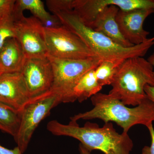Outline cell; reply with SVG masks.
I'll use <instances>...</instances> for the list:
<instances>
[{
  "instance_id": "cell-1",
  "label": "cell",
  "mask_w": 154,
  "mask_h": 154,
  "mask_svg": "<svg viewBox=\"0 0 154 154\" xmlns=\"http://www.w3.org/2000/svg\"><path fill=\"white\" fill-rule=\"evenodd\" d=\"M47 129L54 135L78 140L91 152L98 150L105 154H130L134 146L128 133H119L111 122L100 127L96 123L88 122L80 127L77 122L70 121L69 124L65 125L53 120L48 123Z\"/></svg>"
},
{
  "instance_id": "cell-2",
  "label": "cell",
  "mask_w": 154,
  "mask_h": 154,
  "mask_svg": "<svg viewBox=\"0 0 154 154\" xmlns=\"http://www.w3.org/2000/svg\"><path fill=\"white\" fill-rule=\"evenodd\" d=\"M93 109L71 117V122L80 119H101L105 123L114 122L128 133L132 127L140 124L146 127L154 121V103L148 98L133 108L127 107L120 100L109 94L99 93L91 97Z\"/></svg>"
},
{
  "instance_id": "cell-3",
  "label": "cell",
  "mask_w": 154,
  "mask_h": 154,
  "mask_svg": "<svg viewBox=\"0 0 154 154\" xmlns=\"http://www.w3.org/2000/svg\"><path fill=\"white\" fill-rule=\"evenodd\" d=\"M56 15L62 25L79 37L93 53L103 60H125L143 57L154 45V36L142 44L125 47L84 24L73 11L58 12Z\"/></svg>"
},
{
  "instance_id": "cell-4",
  "label": "cell",
  "mask_w": 154,
  "mask_h": 154,
  "mask_svg": "<svg viewBox=\"0 0 154 154\" xmlns=\"http://www.w3.org/2000/svg\"><path fill=\"white\" fill-rule=\"evenodd\" d=\"M146 85L154 87L153 67L143 57L130 58L119 68L108 94L125 105L137 106L147 98Z\"/></svg>"
},
{
  "instance_id": "cell-5",
  "label": "cell",
  "mask_w": 154,
  "mask_h": 154,
  "mask_svg": "<svg viewBox=\"0 0 154 154\" xmlns=\"http://www.w3.org/2000/svg\"><path fill=\"white\" fill-rule=\"evenodd\" d=\"M53 73V82L49 91L58 97L60 103L75 102L73 90L87 72L96 68L103 61L98 57L85 59H65L47 55Z\"/></svg>"
},
{
  "instance_id": "cell-6",
  "label": "cell",
  "mask_w": 154,
  "mask_h": 154,
  "mask_svg": "<svg viewBox=\"0 0 154 154\" xmlns=\"http://www.w3.org/2000/svg\"><path fill=\"white\" fill-rule=\"evenodd\" d=\"M58 97L48 92L31 99L20 112L19 131L14 138L22 154L26 151L33 133L40 122L60 104Z\"/></svg>"
},
{
  "instance_id": "cell-7",
  "label": "cell",
  "mask_w": 154,
  "mask_h": 154,
  "mask_svg": "<svg viewBox=\"0 0 154 154\" xmlns=\"http://www.w3.org/2000/svg\"><path fill=\"white\" fill-rule=\"evenodd\" d=\"M44 36L47 55L65 59L97 57L79 36L63 25L44 28Z\"/></svg>"
},
{
  "instance_id": "cell-8",
  "label": "cell",
  "mask_w": 154,
  "mask_h": 154,
  "mask_svg": "<svg viewBox=\"0 0 154 154\" xmlns=\"http://www.w3.org/2000/svg\"><path fill=\"white\" fill-rule=\"evenodd\" d=\"M16 38L19 41L26 58L47 57L44 27L34 17L24 14L15 17Z\"/></svg>"
},
{
  "instance_id": "cell-9",
  "label": "cell",
  "mask_w": 154,
  "mask_h": 154,
  "mask_svg": "<svg viewBox=\"0 0 154 154\" xmlns=\"http://www.w3.org/2000/svg\"><path fill=\"white\" fill-rule=\"evenodd\" d=\"M21 73L31 99L50 91L53 73L47 57L26 58Z\"/></svg>"
},
{
  "instance_id": "cell-10",
  "label": "cell",
  "mask_w": 154,
  "mask_h": 154,
  "mask_svg": "<svg viewBox=\"0 0 154 154\" xmlns=\"http://www.w3.org/2000/svg\"><path fill=\"white\" fill-rule=\"evenodd\" d=\"M110 5L124 11L154 9V0H76L74 11L81 20L88 25L94 21L99 12Z\"/></svg>"
},
{
  "instance_id": "cell-11",
  "label": "cell",
  "mask_w": 154,
  "mask_h": 154,
  "mask_svg": "<svg viewBox=\"0 0 154 154\" xmlns=\"http://www.w3.org/2000/svg\"><path fill=\"white\" fill-rule=\"evenodd\" d=\"M31 100L21 72L0 76V103L20 113Z\"/></svg>"
},
{
  "instance_id": "cell-12",
  "label": "cell",
  "mask_w": 154,
  "mask_h": 154,
  "mask_svg": "<svg viewBox=\"0 0 154 154\" xmlns=\"http://www.w3.org/2000/svg\"><path fill=\"white\" fill-rule=\"evenodd\" d=\"M154 13V9H141L124 11L119 10L116 21L125 39L133 45H138L148 39L149 32L143 28L144 22Z\"/></svg>"
},
{
  "instance_id": "cell-13",
  "label": "cell",
  "mask_w": 154,
  "mask_h": 154,
  "mask_svg": "<svg viewBox=\"0 0 154 154\" xmlns=\"http://www.w3.org/2000/svg\"><path fill=\"white\" fill-rule=\"evenodd\" d=\"M119 10L118 8L113 5L105 7L99 12L94 21L88 26L123 47H132L134 45L125 39L116 22V15Z\"/></svg>"
},
{
  "instance_id": "cell-14",
  "label": "cell",
  "mask_w": 154,
  "mask_h": 154,
  "mask_svg": "<svg viewBox=\"0 0 154 154\" xmlns=\"http://www.w3.org/2000/svg\"><path fill=\"white\" fill-rule=\"evenodd\" d=\"M26 58L17 38H10L0 50V67L4 73L21 72Z\"/></svg>"
},
{
  "instance_id": "cell-15",
  "label": "cell",
  "mask_w": 154,
  "mask_h": 154,
  "mask_svg": "<svg viewBox=\"0 0 154 154\" xmlns=\"http://www.w3.org/2000/svg\"><path fill=\"white\" fill-rule=\"evenodd\" d=\"M95 69H91L83 75L75 86L73 90L75 101L84 102L102 90V86L96 78Z\"/></svg>"
},
{
  "instance_id": "cell-16",
  "label": "cell",
  "mask_w": 154,
  "mask_h": 154,
  "mask_svg": "<svg viewBox=\"0 0 154 154\" xmlns=\"http://www.w3.org/2000/svg\"><path fill=\"white\" fill-rule=\"evenodd\" d=\"M25 10L30 11L34 17L38 19L43 26L52 18L45 10L44 3L41 0H17L15 3L13 15L15 17L23 14Z\"/></svg>"
},
{
  "instance_id": "cell-17",
  "label": "cell",
  "mask_w": 154,
  "mask_h": 154,
  "mask_svg": "<svg viewBox=\"0 0 154 154\" xmlns=\"http://www.w3.org/2000/svg\"><path fill=\"white\" fill-rule=\"evenodd\" d=\"M20 124V113L0 103V130L16 136Z\"/></svg>"
},
{
  "instance_id": "cell-18",
  "label": "cell",
  "mask_w": 154,
  "mask_h": 154,
  "mask_svg": "<svg viewBox=\"0 0 154 154\" xmlns=\"http://www.w3.org/2000/svg\"><path fill=\"white\" fill-rule=\"evenodd\" d=\"M125 60H105L99 64L95 69V74L102 87L112 85L119 68Z\"/></svg>"
},
{
  "instance_id": "cell-19",
  "label": "cell",
  "mask_w": 154,
  "mask_h": 154,
  "mask_svg": "<svg viewBox=\"0 0 154 154\" xmlns=\"http://www.w3.org/2000/svg\"><path fill=\"white\" fill-rule=\"evenodd\" d=\"M15 21L13 14L0 19V50L8 39L16 38Z\"/></svg>"
},
{
  "instance_id": "cell-20",
  "label": "cell",
  "mask_w": 154,
  "mask_h": 154,
  "mask_svg": "<svg viewBox=\"0 0 154 154\" xmlns=\"http://www.w3.org/2000/svg\"><path fill=\"white\" fill-rule=\"evenodd\" d=\"M73 0H48L46 5L53 14L62 11H73Z\"/></svg>"
},
{
  "instance_id": "cell-21",
  "label": "cell",
  "mask_w": 154,
  "mask_h": 154,
  "mask_svg": "<svg viewBox=\"0 0 154 154\" xmlns=\"http://www.w3.org/2000/svg\"><path fill=\"white\" fill-rule=\"evenodd\" d=\"M16 1L0 0V17H8L13 15Z\"/></svg>"
},
{
  "instance_id": "cell-22",
  "label": "cell",
  "mask_w": 154,
  "mask_h": 154,
  "mask_svg": "<svg viewBox=\"0 0 154 154\" xmlns=\"http://www.w3.org/2000/svg\"><path fill=\"white\" fill-rule=\"evenodd\" d=\"M147 128L151 138V144L150 146H145L144 147L141 154H154V128L153 125H151L148 127Z\"/></svg>"
},
{
  "instance_id": "cell-23",
  "label": "cell",
  "mask_w": 154,
  "mask_h": 154,
  "mask_svg": "<svg viewBox=\"0 0 154 154\" xmlns=\"http://www.w3.org/2000/svg\"><path fill=\"white\" fill-rule=\"evenodd\" d=\"M0 154H22L18 146L14 149H7L0 145Z\"/></svg>"
},
{
  "instance_id": "cell-24",
  "label": "cell",
  "mask_w": 154,
  "mask_h": 154,
  "mask_svg": "<svg viewBox=\"0 0 154 154\" xmlns=\"http://www.w3.org/2000/svg\"><path fill=\"white\" fill-rule=\"evenodd\" d=\"M144 91L148 98L154 103V87L146 85L145 86Z\"/></svg>"
},
{
  "instance_id": "cell-25",
  "label": "cell",
  "mask_w": 154,
  "mask_h": 154,
  "mask_svg": "<svg viewBox=\"0 0 154 154\" xmlns=\"http://www.w3.org/2000/svg\"><path fill=\"white\" fill-rule=\"evenodd\" d=\"M79 152L80 154H91V152L88 150L85 147L83 146L82 144L79 145Z\"/></svg>"
},
{
  "instance_id": "cell-26",
  "label": "cell",
  "mask_w": 154,
  "mask_h": 154,
  "mask_svg": "<svg viewBox=\"0 0 154 154\" xmlns=\"http://www.w3.org/2000/svg\"><path fill=\"white\" fill-rule=\"evenodd\" d=\"M147 60L148 61L149 63L152 66L154 67V52L152 55L150 56L148 59Z\"/></svg>"
},
{
  "instance_id": "cell-27",
  "label": "cell",
  "mask_w": 154,
  "mask_h": 154,
  "mask_svg": "<svg viewBox=\"0 0 154 154\" xmlns=\"http://www.w3.org/2000/svg\"><path fill=\"white\" fill-rule=\"evenodd\" d=\"M3 74H4V72H3L2 70V69H1V67H0V76H2V75Z\"/></svg>"
},
{
  "instance_id": "cell-28",
  "label": "cell",
  "mask_w": 154,
  "mask_h": 154,
  "mask_svg": "<svg viewBox=\"0 0 154 154\" xmlns=\"http://www.w3.org/2000/svg\"><path fill=\"white\" fill-rule=\"evenodd\" d=\"M2 18V17H0V19H1V18Z\"/></svg>"
}]
</instances>
